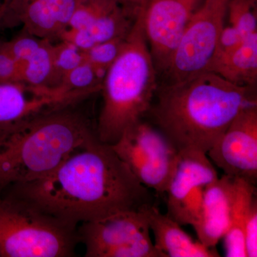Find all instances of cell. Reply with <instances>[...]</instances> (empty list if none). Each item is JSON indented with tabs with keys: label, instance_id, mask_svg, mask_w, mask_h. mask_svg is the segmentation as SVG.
Segmentation results:
<instances>
[{
	"label": "cell",
	"instance_id": "4",
	"mask_svg": "<svg viewBox=\"0 0 257 257\" xmlns=\"http://www.w3.org/2000/svg\"><path fill=\"white\" fill-rule=\"evenodd\" d=\"M157 69L139 13L124 48L106 71L101 92L103 104L96 134L112 145L148 112L157 88Z\"/></svg>",
	"mask_w": 257,
	"mask_h": 257
},
{
	"label": "cell",
	"instance_id": "2",
	"mask_svg": "<svg viewBox=\"0 0 257 257\" xmlns=\"http://www.w3.org/2000/svg\"><path fill=\"white\" fill-rule=\"evenodd\" d=\"M148 112L179 152L207 154L234 118L257 104L255 87L239 86L207 71L157 88Z\"/></svg>",
	"mask_w": 257,
	"mask_h": 257
},
{
	"label": "cell",
	"instance_id": "20",
	"mask_svg": "<svg viewBox=\"0 0 257 257\" xmlns=\"http://www.w3.org/2000/svg\"><path fill=\"white\" fill-rule=\"evenodd\" d=\"M104 76L84 60L64 76L60 87L68 91H88L95 94L101 92Z\"/></svg>",
	"mask_w": 257,
	"mask_h": 257
},
{
	"label": "cell",
	"instance_id": "14",
	"mask_svg": "<svg viewBox=\"0 0 257 257\" xmlns=\"http://www.w3.org/2000/svg\"><path fill=\"white\" fill-rule=\"evenodd\" d=\"M239 180L224 175L204 189L202 214L192 227L198 240L208 248H215L229 228Z\"/></svg>",
	"mask_w": 257,
	"mask_h": 257
},
{
	"label": "cell",
	"instance_id": "24",
	"mask_svg": "<svg viewBox=\"0 0 257 257\" xmlns=\"http://www.w3.org/2000/svg\"><path fill=\"white\" fill-rule=\"evenodd\" d=\"M42 41V39L32 36L23 31L13 40L4 42V43L20 67L37 50Z\"/></svg>",
	"mask_w": 257,
	"mask_h": 257
},
{
	"label": "cell",
	"instance_id": "27",
	"mask_svg": "<svg viewBox=\"0 0 257 257\" xmlns=\"http://www.w3.org/2000/svg\"><path fill=\"white\" fill-rule=\"evenodd\" d=\"M244 38L245 37L241 36V34L233 27L225 25L219 36L215 55L216 54L232 50L237 47Z\"/></svg>",
	"mask_w": 257,
	"mask_h": 257
},
{
	"label": "cell",
	"instance_id": "13",
	"mask_svg": "<svg viewBox=\"0 0 257 257\" xmlns=\"http://www.w3.org/2000/svg\"><path fill=\"white\" fill-rule=\"evenodd\" d=\"M77 0H12V28L22 25L29 35L58 42L68 28Z\"/></svg>",
	"mask_w": 257,
	"mask_h": 257
},
{
	"label": "cell",
	"instance_id": "23",
	"mask_svg": "<svg viewBox=\"0 0 257 257\" xmlns=\"http://www.w3.org/2000/svg\"><path fill=\"white\" fill-rule=\"evenodd\" d=\"M54 45V59L56 75L60 87L61 82L69 71L85 60L83 51L70 42L59 40Z\"/></svg>",
	"mask_w": 257,
	"mask_h": 257
},
{
	"label": "cell",
	"instance_id": "17",
	"mask_svg": "<svg viewBox=\"0 0 257 257\" xmlns=\"http://www.w3.org/2000/svg\"><path fill=\"white\" fill-rule=\"evenodd\" d=\"M209 71L237 85L255 87L257 81V32L245 37L232 50L216 54Z\"/></svg>",
	"mask_w": 257,
	"mask_h": 257
},
{
	"label": "cell",
	"instance_id": "10",
	"mask_svg": "<svg viewBox=\"0 0 257 257\" xmlns=\"http://www.w3.org/2000/svg\"><path fill=\"white\" fill-rule=\"evenodd\" d=\"M224 175L257 181V104L245 108L207 152Z\"/></svg>",
	"mask_w": 257,
	"mask_h": 257
},
{
	"label": "cell",
	"instance_id": "15",
	"mask_svg": "<svg viewBox=\"0 0 257 257\" xmlns=\"http://www.w3.org/2000/svg\"><path fill=\"white\" fill-rule=\"evenodd\" d=\"M147 216L155 246L165 257L219 256L215 248H208L194 240L177 221L163 214L152 204L142 207Z\"/></svg>",
	"mask_w": 257,
	"mask_h": 257
},
{
	"label": "cell",
	"instance_id": "29",
	"mask_svg": "<svg viewBox=\"0 0 257 257\" xmlns=\"http://www.w3.org/2000/svg\"><path fill=\"white\" fill-rule=\"evenodd\" d=\"M134 5L139 7V8H142L144 6L149 0H130Z\"/></svg>",
	"mask_w": 257,
	"mask_h": 257
},
{
	"label": "cell",
	"instance_id": "5",
	"mask_svg": "<svg viewBox=\"0 0 257 257\" xmlns=\"http://www.w3.org/2000/svg\"><path fill=\"white\" fill-rule=\"evenodd\" d=\"M77 228L20 198L0 196V257L73 256Z\"/></svg>",
	"mask_w": 257,
	"mask_h": 257
},
{
	"label": "cell",
	"instance_id": "12",
	"mask_svg": "<svg viewBox=\"0 0 257 257\" xmlns=\"http://www.w3.org/2000/svg\"><path fill=\"white\" fill-rule=\"evenodd\" d=\"M138 16L121 0H77L67 28L85 32L96 45L128 37Z\"/></svg>",
	"mask_w": 257,
	"mask_h": 257
},
{
	"label": "cell",
	"instance_id": "21",
	"mask_svg": "<svg viewBox=\"0 0 257 257\" xmlns=\"http://www.w3.org/2000/svg\"><path fill=\"white\" fill-rule=\"evenodd\" d=\"M226 20L243 37L257 32L256 0H229Z\"/></svg>",
	"mask_w": 257,
	"mask_h": 257
},
{
	"label": "cell",
	"instance_id": "26",
	"mask_svg": "<svg viewBox=\"0 0 257 257\" xmlns=\"http://www.w3.org/2000/svg\"><path fill=\"white\" fill-rule=\"evenodd\" d=\"M246 257L257 256V200L251 204L244 229Z\"/></svg>",
	"mask_w": 257,
	"mask_h": 257
},
{
	"label": "cell",
	"instance_id": "9",
	"mask_svg": "<svg viewBox=\"0 0 257 257\" xmlns=\"http://www.w3.org/2000/svg\"><path fill=\"white\" fill-rule=\"evenodd\" d=\"M201 2L149 0L140 10L145 37L157 72H165Z\"/></svg>",
	"mask_w": 257,
	"mask_h": 257
},
{
	"label": "cell",
	"instance_id": "8",
	"mask_svg": "<svg viewBox=\"0 0 257 257\" xmlns=\"http://www.w3.org/2000/svg\"><path fill=\"white\" fill-rule=\"evenodd\" d=\"M228 3L229 0H202L164 72L168 83L180 82L209 71L226 25Z\"/></svg>",
	"mask_w": 257,
	"mask_h": 257
},
{
	"label": "cell",
	"instance_id": "18",
	"mask_svg": "<svg viewBox=\"0 0 257 257\" xmlns=\"http://www.w3.org/2000/svg\"><path fill=\"white\" fill-rule=\"evenodd\" d=\"M255 186L239 179L231 208L229 228L222 239L226 256L246 257L244 229L250 208L256 198Z\"/></svg>",
	"mask_w": 257,
	"mask_h": 257
},
{
	"label": "cell",
	"instance_id": "19",
	"mask_svg": "<svg viewBox=\"0 0 257 257\" xmlns=\"http://www.w3.org/2000/svg\"><path fill=\"white\" fill-rule=\"evenodd\" d=\"M54 44L42 39L41 45L28 60L20 65L21 82L37 87H57Z\"/></svg>",
	"mask_w": 257,
	"mask_h": 257
},
{
	"label": "cell",
	"instance_id": "25",
	"mask_svg": "<svg viewBox=\"0 0 257 257\" xmlns=\"http://www.w3.org/2000/svg\"><path fill=\"white\" fill-rule=\"evenodd\" d=\"M17 82H21L19 64L4 42L0 41V83Z\"/></svg>",
	"mask_w": 257,
	"mask_h": 257
},
{
	"label": "cell",
	"instance_id": "1",
	"mask_svg": "<svg viewBox=\"0 0 257 257\" xmlns=\"http://www.w3.org/2000/svg\"><path fill=\"white\" fill-rule=\"evenodd\" d=\"M2 194L23 199L74 226L152 204L150 189L111 145L98 138L43 178L10 186Z\"/></svg>",
	"mask_w": 257,
	"mask_h": 257
},
{
	"label": "cell",
	"instance_id": "3",
	"mask_svg": "<svg viewBox=\"0 0 257 257\" xmlns=\"http://www.w3.org/2000/svg\"><path fill=\"white\" fill-rule=\"evenodd\" d=\"M76 104L0 125V196L10 186L43 178L97 139Z\"/></svg>",
	"mask_w": 257,
	"mask_h": 257
},
{
	"label": "cell",
	"instance_id": "7",
	"mask_svg": "<svg viewBox=\"0 0 257 257\" xmlns=\"http://www.w3.org/2000/svg\"><path fill=\"white\" fill-rule=\"evenodd\" d=\"M77 231L86 257H165L152 241L142 208L82 223Z\"/></svg>",
	"mask_w": 257,
	"mask_h": 257
},
{
	"label": "cell",
	"instance_id": "16",
	"mask_svg": "<svg viewBox=\"0 0 257 257\" xmlns=\"http://www.w3.org/2000/svg\"><path fill=\"white\" fill-rule=\"evenodd\" d=\"M219 177L207 154L194 151L179 152L177 165L165 192L167 214H172L196 187H207Z\"/></svg>",
	"mask_w": 257,
	"mask_h": 257
},
{
	"label": "cell",
	"instance_id": "6",
	"mask_svg": "<svg viewBox=\"0 0 257 257\" xmlns=\"http://www.w3.org/2000/svg\"><path fill=\"white\" fill-rule=\"evenodd\" d=\"M111 146L140 183L165 193L179 151L155 125L140 120Z\"/></svg>",
	"mask_w": 257,
	"mask_h": 257
},
{
	"label": "cell",
	"instance_id": "28",
	"mask_svg": "<svg viewBox=\"0 0 257 257\" xmlns=\"http://www.w3.org/2000/svg\"><path fill=\"white\" fill-rule=\"evenodd\" d=\"M12 0H0V31L12 28L10 24V5Z\"/></svg>",
	"mask_w": 257,
	"mask_h": 257
},
{
	"label": "cell",
	"instance_id": "22",
	"mask_svg": "<svg viewBox=\"0 0 257 257\" xmlns=\"http://www.w3.org/2000/svg\"><path fill=\"white\" fill-rule=\"evenodd\" d=\"M126 39L127 37H116L96 44L84 52V59L92 64L98 71L106 74L107 69L114 63L124 48Z\"/></svg>",
	"mask_w": 257,
	"mask_h": 257
},
{
	"label": "cell",
	"instance_id": "11",
	"mask_svg": "<svg viewBox=\"0 0 257 257\" xmlns=\"http://www.w3.org/2000/svg\"><path fill=\"white\" fill-rule=\"evenodd\" d=\"M92 94L88 91H68L62 87H32L21 82L0 83V125L77 104Z\"/></svg>",
	"mask_w": 257,
	"mask_h": 257
}]
</instances>
